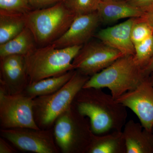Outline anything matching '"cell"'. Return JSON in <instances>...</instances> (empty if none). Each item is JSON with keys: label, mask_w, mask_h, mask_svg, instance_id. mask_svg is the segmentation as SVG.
Masks as SVG:
<instances>
[{"label": "cell", "mask_w": 153, "mask_h": 153, "mask_svg": "<svg viewBox=\"0 0 153 153\" xmlns=\"http://www.w3.org/2000/svg\"><path fill=\"white\" fill-rule=\"evenodd\" d=\"M76 15L63 1L25 14L26 26L33 33L38 47L52 44L68 30Z\"/></svg>", "instance_id": "277c9868"}, {"label": "cell", "mask_w": 153, "mask_h": 153, "mask_svg": "<svg viewBox=\"0 0 153 153\" xmlns=\"http://www.w3.org/2000/svg\"><path fill=\"white\" fill-rule=\"evenodd\" d=\"M123 134L126 153H153V134L140 123L131 120L126 123Z\"/></svg>", "instance_id": "5bb4252c"}, {"label": "cell", "mask_w": 153, "mask_h": 153, "mask_svg": "<svg viewBox=\"0 0 153 153\" xmlns=\"http://www.w3.org/2000/svg\"><path fill=\"white\" fill-rule=\"evenodd\" d=\"M100 22L97 11L76 16L68 30L51 44L58 48L83 45L94 36Z\"/></svg>", "instance_id": "7c38bea8"}, {"label": "cell", "mask_w": 153, "mask_h": 153, "mask_svg": "<svg viewBox=\"0 0 153 153\" xmlns=\"http://www.w3.org/2000/svg\"><path fill=\"white\" fill-rule=\"evenodd\" d=\"M1 137L16 149L35 153H59L55 139L53 127L49 129L20 128L0 129Z\"/></svg>", "instance_id": "ba28073f"}, {"label": "cell", "mask_w": 153, "mask_h": 153, "mask_svg": "<svg viewBox=\"0 0 153 153\" xmlns=\"http://www.w3.org/2000/svg\"><path fill=\"white\" fill-rule=\"evenodd\" d=\"M90 78L75 70L69 81L56 92L33 99L34 118L38 127L53 128L56 119L72 105L76 94Z\"/></svg>", "instance_id": "5b68a950"}, {"label": "cell", "mask_w": 153, "mask_h": 153, "mask_svg": "<svg viewBox=\"0 0 153 153\" xmlns=\"http://www.w3.org/2000/svg\"><path fill=\"white\" fill-rule=\"evenodd\" d=\"M33 10L51 7L63 0H28Z\"/></svg>", "instance_id": "d4e9b609"}, {"label": "cell", "mask_w": 153, "mask_h": 153, "mask_svg": "<svg viewBox=\"0 0 153 153\" xmlns=\"http://www.w3.org/2000/svg\"><path fill=\"white\" fill-rule=\"evenodd\" d=\"M135 60L144 69L153 56V35L139 44L134 45Z\"/></svg>", "instance_id": "44dd1931"}, {"label": "cell", "mask_w": 153, "mask_h": 153, "mask_svg": "<svg viewBox=\"0 0 153 153\" xmlns=\"http://www.w3.org/2000/svg\"><path fill=\"white\" fill-rule=\"evenodd\" d=\"M153 35L150 25L141 18H137L131 29V38L134 46L139 44Z\"/></svg>", "instance_id": "7402d4cb"}, {"label": "cell", "mask_w": 153, "mask_h": 153, "mask_svg": "<svg viewBox=\"0 0 153 153\" xmlns=\"http://www.w3.org/2000/svg\"><path fill=\"white\" fill-rule=\"evenodd\" d=\"M75 71V70H71L60 76L45 78L29 84L23 93L34 99L54 93L69 81Z\"/></svg>", "instance_id": "ac0fdd59"}, {"label": "cell", "mask_w": 153, "mask_h": 153, "mask_svg": "<svg viewBox=\"0 0 153 153\" xmlns=\"http://www.w3.org/2000/svg\"><path fill=\"white\" fill-rule=\"evenodd\" d=\"M152 132L153 134V127H152Z\"/></svg>", "instance_id": "4dcf8cb0"}, {"label": "cell", "mask_w": 153, "mask_h": 153, "mask_svg": "<svg viewBox=\"0 0 153 153\" xmlns=\"http://www.w3.org/2000/svg\"><path fill=\"white\" fill-rule=\"evenodd\" d=\"M123 54L101 41L84 44L72 61L74 70L91 76L112 64Z\"/></svg>", "instance_id": "9c48e42d"}, {"label": "cell", "mask_w": 153, "mask_h": 153, "mask_svg": "<svg viewBox=\"0 0 153 153\" xmlns=\"http://www.w3.org/2000/svg\"><path fill=\"white\" fill-rule=\"evenodd\" d=\"M38 47L33 33L26 27L16 37L0 45V59L12 55L25 56Z\"/></svg>", "instance_id": "e0dca14e"}, {"label": "cell", "mask_w": 153, "mask_h": 153, "mask_svg": "<svg viewBox=\"0 0 153 153\" xmlns=\"http://www.w3.org/2000/svg\"><path fill=\"white\" fill-rule=\"evenodd\" d=\"M88 153H126L122 131L100 135L93 133Z\"/></svg>", "instance_id": "2e32d148"}, {"label": "cell", "mask_w": 153, "mask_h": 153, "mask_svg": "<svg viewBox=\"0 0 153 153\" xmlns=\"http://www.w3.org/2000/svg\"><path fill=\"white\" fill-rule=\"evenodd\" d=\"M137 116L144 128L152 131L153 126V86L149 77L134 90L116 99Z\"/></svg>", "instance_id": "30bf717a"}, {"label": "cell", "mask_w": 153, "mask_h": 153, "mask_svg": "<svg viewBox=\"0 0 153 153\" xmlns=\"http://www.w3.org/2000/svg\"><path fill=\"white\" fill-rule=\"evenodd\" d=\"M55 143L62 153H88L93 133L89 119L71 105L53 126Z\"/></svg>", "instance_id": "8992f818"}, {"label": "cell", "mask_w": 153, "mask_h": 153, "mask_svg": "<svg viewBox=\"0 0 153 153\" xmlns=\"http://www.w3.org/2000/svg\"><path fill=\"white\" fill-rule=\"evenodd\" d=\"M149 76L137 63L134 56L124 55L91 76L83 88H106L116 99L136 88Z\"/></svg>", "instance_id": "7a4b0ae2"}, {"label": "cell", "mask_w": 153, "mask_h": 153, "mask_svg": "<svg viewBox=\"0 0 153 153\" xmlns=\"http://www.w3.org/2000/svg\"><path fill=\"white\" fill-rule=\"evenodd\" d=\"M124 1V0H101V1Z\"/></svg>", "instance_id": "f546056e"}, {"label": "cell", "mask_w": 153, "mask_h": 153, "mask_svg": "<svg viewBox=\"0 0 153 153\" xmlns=\"http://www.w3.org/2000/svg\"><path fill=\"white\" fill-rule=\"evenodd\" d=\"M33 99L24 93L11 94L0 88L1 128L39 129L33 112Z\"/></svg>", "instance_id": "52a82bcc"}, {"label": "cell", "mask_w": 153, "mask_h": 153, "mask_svg": "<svg viewBox=\"0 0 153 153\" xmlns=\"http://www.w3.org/2000/svg\"><path fill=\"white\" fill-rule=\"evenodd\" d=\"M137 8L146 12L153 8V0H125Z\"/></svg>", "instance_id": "cb8c5ba5"}, {"label": "cell", "mask_w": 153, "mask_h": 153, "mask_svg": "<svg viewBox=\"0 0 153 153\" xmlns=\"http://www.w3.org/2000/svg\"><path fill=\"white\" fill-rule=\"evenodd\" d=\"M101 0H63L66 7L76 16L96 12Z\"/></svg>", "instance_id": "ffe728a7"}, {"label": "cell", "mask_w": 153, "mask_h": 153, "mask_svg": "<svg viewBox=\"0 0 153 153\" xmlns=\"http://www.w3.org/2000/svg\"><path fill=\"white\" fill-rule=\"evenodd\" d=\"M72 104L89 119L91 130L95 134L122 131L126 123V107L102 88H82Z\"/></svg>", "instance_id": "6da1fadb"}, {"label": "cell", "mask_w": 153, "mask_h": 153, "mask_svg": "<svg viewBox=\"0 0 153 153\" xmlns=\"http://www.w3.org/2000/svg\"><path fill=\"white\" fill-rule=\"evenodd\" d=\"M144 69L146 74L149 76L151 72L153 71V56L149 63H148V65Z\"/></svg>", "instance_id": "83f0119b"}, {"label": "cell", "mask_w": 153, "mask_h": 153, "mask_svg": "<svg viewBox=\"0 0 153 153\" xmlns=\"http://www.w3.org/2000/svg\"><path fill=\"white\" fill-rule=\"evenodd\" d=\"M0 60V88L9 94L23 93L29 84L25 56L10 55Z\"/></svg>", "instance_id": "8fae6325"}, {"label": "cell", "mask_w": 153, "mask_h": 153, "mask_svg": "<svg viewBox=\"0 0 153 153\" xmlns=\"http://www.w3.org/2000/svg\"><path fill=\"white\" fill-rule=\"evenodd\" d=\"M33 10L28 0H0V10L26 14Z\"/></svg>", "instance_id": "603a6c76"}, {"label": "cell", "mask_w": 153, "mask_h": 153, "mask_svg": "<svg viewBox=\"0 0 153 153\" xmlns=\"http://www.w3.org/2000/svg\"><path fill=\"white\" fill-rule=\"evenodd\" d=\"M136 19H128L117 25L102 29L95 37L105 44L117 49L123 55L134 56V46L131 40V32Z\"/></svg>", "instance_id": "4fadbf2b"}, {"label": "cell", "mask_w": 153, "mask_h": 153, "mask_svg": "<svg viewBox=\"0 0 153 153\" xmlns=\"http://www.w3.org/2000/svg\"><path fill=\"white\" fill-rule=\"evenodd\" d=\"M141 18L150 25L153 30V8L146 12L143 16Z\"/></svg>", "instance_id": "4316f807"}, {"label": "cell", "mask_w": 153, "mask_h": 153, "mask_svg": "<svg viewBox=\"0 0 153 153\" xmlns=\"http://www.w3.org/2000/svg\"><path fill=\"white\" fill-rule=\"evenodd\" d=\"M149 79L150 82L153 86V71L149 74Z\"/></svg>", "instance_id": "f1b7e54d"}, {"label": "cell", "mask_w": 153, "mask_h": 153, "mask_svg": "<svg viewBox=\"0 0 153 153\" xmlns=\"http://www.w3.org/2000/svg\"><path fill=\"white\" fill-rule=\"evenodd\" d=\"M82 46L58 48L49 44L37 47L25 56L29 84L74 70L72 61Z\"/></svg>", "instance_id": "3957f363"}, {"label": "cell", "mask_w": 153, "mask_h": 153, "mask_svg": "<svg viewBox=\"0 0 153 153\" xmlns=\"http://www.w3.org/2000/svg\"><path fill=\"white\" fill-rule=\"evenodd\" d=\"M10 145L5 139L2 137L0 138V153H16L17 151L15 149V147L12 146Z\"/></svg>", "instance_id": "484cf974"}, {"label": "cell", "mask_w": 153, "mask_h": 153, "mask_svg": "<svg viewBox=\"0 0 153 153\" xmlns=\"http://www.w3.org/2000/svg\"><path fill=\"white\" fill-rule=\"evenodd\" d=\"M101 22L111 24L124 19L141 18L145 12L124 1H101L97 10Z\"/></svg>", "instance_id": "9a60e30c"}, {"label": "cell", "mask_w": 153, "mask_h": 153, "mask_svg": "<svg viewBox=\"0 0 153 153\" xmlns=\"http://www.w3.org/2000/svg\"><path fill=\"white\" fill-rule=\"evenodd\" d=\"M26 27L25 14L0 10V45L16 37Z\"/></svg>", "instance_id": "d6986e66"}]
</instances>
